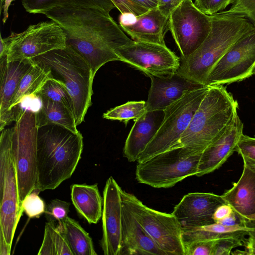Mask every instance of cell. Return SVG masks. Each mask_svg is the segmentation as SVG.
<instances>
[{
    "mask_svg": "<svg viewBox=\"0 0 255 255\" xmlns=\"http://www.w3.org/2000/svg\"><path fill=\"white\" fill-rule=\"evenodd\" d=\"M244 218V225L250 229L248 234L255 235V219Z\"/></svg>",
    "mask_w": 255,
    "mask_h": 255,
    "instance_id": "47",
    "label": "cell"
},
{
    "mask_svg": "<svg viewBox=\"0 0 255 255\" xmlns=\"http://www.w3.org/2000/svg\"><path fill=\"white\" fill-rule=\"evenodd\" d=\"M83 137L56 124L38 128L36 187L53 190L70 178L81 159Z\"/></svg>",
    "mask_w": 255,
    "mask_h": 255,
    "instance_id": "2",
    "label": "cell"
},
{
    "mask_svg": "<svg viewBox=\"0 0 255 255\" xmlns=\"http://www.w3.org/2000/svg\"><path fill=\"white\" fill-rule=\"evenodd\" d=\"M235 151L242 157L255 160V137L243 133L237 143Z\"/></svg>",
    "mask_w": 255,
    "mask_h": 255,
    "instance_id": "38",
    "label": "cell"
},
{
    "mask_svg": "<svg viewBox=\"0 0 255 255\" xmlns=\"http://www.w3.org/2000/svg\"><path fill=\"white\" fill-rule=\"evenodd\" d=\"M244 161V165L255 172V160L245 157H242Z\"/></svg>",
    "mask_w": 255,
    "mask_h": 255,
    "instance_id": "49",
    "label": "cell"
},
{
    "mask_svg": "<svg viewBox=\"0 0 255 255\" xmlns=\"http://www.w3.org/2000/svg\"><path fill=\"white\" fill-rule=\"evenodd\" d=\"M243 130V123L237 114L223 134L202 152L196 176H201L219 168L235 151Z\"/></svg>",
    "mask_w": 255,
    "mask_h": 255,
    "instance_id": "19",
    "label": "cell"
},
{
    "mask_svg": "<svg viewBox=\"0 0 255 255\" xmlns=\"http://www.w3.org/2000/svg\"><path fill=\"white\" fill-rule=\"evenodd\" d=\"M122 188L112 176L103 191L101 246L105 255H120L123 230Z\"/></svg>",
    "mask_w": 255,
    "mask_h": 255,
    "instance_id": "15",
    "label": "cell"
},
{
    "mask_svg": "<svg viewBox=\"0 0 255 255\" xmlns=\"http://www.w3.org/2000/svg\"><path fill=\"white\" fill-rule=\"evenodd\" d=\"M225 202L244 218L255 214V172L246 166L233 187L221 195Z\"/></svg>",
    "mask_w": 255,
    "mask_h": 255,
    "instance_id": "23",
    "label": "cell"
},
{
    "mask_svg": "<svg viewBox=\"0 0 255 255\" xmlns=\"http://www.w3.org/2000/svg\"><path fill=\"white\" fill-rule=\"evenodd\" d=\"M217 240L196 241L186 245L185 255H212Z\"/></svg>",
    "mask_w": 255,
    "mask_h": 255,
    "instance_id": "37",
    "label": "cell"
},
{
    "mask_svg": "<svg viewBox=\"0 0 255 255\" xmlns=\"http://www.w3.org/2000/svg\"><path fill=\"white\" fill-rule=\"evenodd\" d=\"M217 223L228 226H245L244 217L234 209L228 217Z\"/></svg>",
    "mask_w": 255,
    "mask_h": 255,
    "instance_id": "42",
    "label": "cell"
},
{
    "mask_svg": "<svg viewBox=\"0 0 255 255\" xmlns=\"http://www.w3.org/2000/svg\"><path fill=\"white\" fill-rule=\"evenodd\" d=\"M184 0H159L157 8L164 15L169 17L171 11Z\"/></svg>",
    "mask_w": 255,
    "mask_h": 255,
    "instance_id": "41",
    "label": "cell"
},
{
    "mask_svg": "<svg viewBox=\"0 0 255 255\" xmlns=\"http://www.w3.org/2000/svg\"><path fill=\"white\" fill-rule=\"evenodd\" d=\"M238 108V102L225 87L211 86L182 134L180 144L203 152L223 134Z\"/></svg>",
    "mask_w": 255,
    "mask_h": 255,
    "instance_id": "4",
    "label": "cell"
},
{
    "mask_svg": "<svg viewBox=\"0 0 255 255\" xmlns=\"http://www.w3.org/2000/svg\"><path fill=\"white\" fill-rule=\"evenodd\" d=\"M0 137V236L11 248L22 211L19 203L17 173L11 148V128Z\"/></svg>",
    "mask_w": 255,
    "mask_h": 255,
    "instance_id": "9",
    "label": "cell"
},
{
    "mask_svg": "<svg viewBox=\"0 0 255 255\" xmlns=\"http://www.w3.org/2000/svg\"><path fill=\"white\" fill-rule=\"evenodd\" d=\"M120 255H166L124 205Z\"/></svg>",
    "mask_w": 255,
    "mask_h": 255,
    "instance_id": "22",
    "label": "cell"
},
{
    "mask_svg": "<svg viewBox=\"0 0 255 255\" xmlns=\"http://www.w3.org/2000/svg\"><path fill=\"white\" fill-rule=\"evenodd\" d=\"M71 198L77 213L90 224H97L102 216L103 199L97 184H74Z\"/></svg>",
    "mask_w": 255,
    "mask_h": 255,
    "instance_id": "24",
    "label": "cell"
},
{
    "mask_svg": "<svg viewBox=\"0 0 255 255\" xmlns=\"http://www.w3.org/2000/svg\"><path fill=\"white\" fill-rule=\"evenodd\" d=\"M210 87L205 86L191 91L164 110V117L157 133L137 161L143 162L171 148L182 145L180 139Z\"/></svg>",
    "mask_w": 255,
    "mask_h": 255,
    "instance_id": "8",
    "label": "cell"
},
{
    "mask_svg": "<svg viewBox=\"0 0 255 255\" xmlns=\"http://www.w3.org/2000/svg\"><path fill=\"white\" fill-rule=\"evenodd\" d=\"M31 59L8 61L0 57V130L14 119L9 111L11 100L19 84L32 64Z\"/></svg>",
    "mask_w": 255,
    "mask_h": 255,
    "instance_id": "20",
    "label": "cell"
},
{
    "mask_svg": "<svg viewBox=\"0 0 255 255\" xmlns=\"http://www.w3.org/2000/svg\"><path fill=\"white\" fill-rule=\"evenodd\" d=\"M120 26L134 41L165 44L164 36L168 28V17L155 8L138 16L122 14Z\"/></svg>",
    "mask_w": 255,
    "mask_h": 255,
    "instance_id": "18",
    "label": "cell"
},
{
    "mask_svg": "<svg viewBox=\"0 0 255 255\" xmlns=\"http://www.w3.org/2000/svg\"><path fill=\"white\" fill-rule=\"evenodd\" d=\"M13 1V0H4L2 9H3V18H2V22L5 23L8 19V8L10 5L11 2Z\"/></svg>",
    "mask_w": 255,
    "mask_h": 255,
    "instance_id": "48",
    "label": "cell"
},
{
    "mask_svg": "<svg viewBox=\"0 0 255 255\" xmlns=\"http://www.w3.org/2000/svg\"><path fill=\"white\" fill-rule=\"evenodd\" d=\"M217 13L222 15L245 16L255 25V0H235L228 10Z\"/></svg>",
    "mask_w": 255,
    "mask_h": 255,
    "instance_id": "34",
    "label": "cell"
},
{
    "mask_svg": "<svg viewBox=\"0 0 255 255\" xmlns=\"http://www.w3.org/2000/svg\"><path fill=\"white\" fill-rule=\"evenodd\" d=\"M22 4L27 12L33 14H42L51 8L67 5L95 6L108 12L116 7L110 0H22Z\"/></svg>",
    "mask_w": 255,
    "mask_h": 255,
    "instance_id": "29",
    "label": "cell"
},
{
    "mask_svg": "<svg viewBox=\"0 0 255 255\" xmlns=\"http://www.w3.org/2000/svg\"><path fill=\"white\" fill-rule=\"evenodd\" d=\"M249 231L250 229L245 226H228L215 223L182 230V240L184 247L196 241L216 240L226 236Z\"/></svg>",
    "mask_w": 255,
    "mask_h": 255,
    "instance_id": "28",
    "label": "cell"
},
{
    "mask_svg": "<svg viewBox=\"0 0 255 255\" xmlns=\"http://www.w3.org/2000/svg\"><path fill=\"white\" fill-rule=\"evenodd\" d=\"M4 39L8 45V61L32 59L66 47L64 32L52 20L30 25L24 31L18 33L12 32Z\"/></svg>",
    "mask_w": 255,
    "mask_h": 255,
    "instance_id": "11",
    "label": "cell"
},
{
    "mask_svg": "<svg viewBox=\"0 0 255 255\" xmlns=\"http://www.w3.org/2000/svg\"><path fill=\"white\" fill-rule=\"evenodd\" d=\"M38 128L37 112L22 109L11 128V148L20 206L25 196L36 187Z\"/></svg>",
    "mask_w": 255,
    "mask_h": 255,
    "instance_id": "7",
    "label": "cell"
},
{
    "mask_svg": "<svg viewBox=\"0 0 255 255\" xmlns=\"http://www.w3.org/2000/svg\"><path fill=\"white\" fill-rule=\"evenodd\" d=\"M210 16L211 29L208 36L189 56L181 59L177 70L183 77L204 85L214 66L238 40L255 27L245 16L217 13Z\"/></svg>",
    "mask_w": 255,
    "mask_h": 255,
    "instance_id": "3",
    "label": "cell"
},
{
    "mask_svg": "<svg viewBox=\"0 0 255 255\" xmlns=\"http://www.w3.org/2000/svg\"><path fill=\"white\" fill-rule=\"evenodd\" d=\"M254 74H255V69L254 71Z\"/></svg>",
    "mask_w": 255,
    "mask_h": 255,
    "instance_id": "51",
    "label": "cell"
},
{
    "mask_svg": "<svg viewBox=\"0 0 255 255\" xmlns=\"http://www.w3.org/2000/svg\"><path fill=\"white\" fill-rule=\"evenodd\" d=\"M164 117L163 110L146 111L134 121L124 148V156L128 161L137 160L157 133Z\"/></svg>",
    "mask_w": 255,
    "mask_h": 255,
    "instance_id": "21",
    "label": "cell"
},
{
    "mask_svg": "<svg viewBox=\"0 0 255 255\" xmlns=\"http://www.w3.org/2000/svg\"><path fill=\"white\" fill-rule=\"evenodd\" d=\"M249 237L246 239L244 247L248 255H255V235L248 234Z\"/></svg>",
    "mask_w": 255,
    "mask_h": 255,
    "instance_id": "44",
    "label": "cell"
},
{
    "mask_svg": "<svg viewBox=\"0 0 255 255\" xmlns=\"http://www.w3.org/2000/svg\"><path fill=\"white\" fill-rule=\"evenodd\" d=\"M135 3L149 10L158 6L159 0H131Z\"/></svg>",
    "mask_w": 255,
    "mask_h": 255,
    "instance_id": "45",
    "label": "cell"
},
{
    "mask_svg": "<svg viewBox=\"0 0 255 255\" xmlns=\"http://www.w3.org/2000/svg\"><path fill=\"white\" fill-rule=\"evenodd\" d=\"M70 203L65 201L54 199L46 206L44 212L47 221L63 222L68 217Z\"/></svg>",
    "mask_w": 255,
    "mask_h": 255,
    "instance_id": "35",
    "label": "cell"
},
{
    "mask_svg": "<svg viewBox=\"0 0 255 255\" xmlns=\"http://www.w3.org/2000/svg\"><path fill=\"white\" fill-rule=\"evenodd\" d=\"M37 97L48 98L60 103L74 114L72 100L66 87L62 81L53 77L47 80Z\"/></svg>",
    "mask_w": 255,
    "mask_h": 255,
    "instance_id": "30",
    "label": "cell"
},
{
    "mask_svg": "<svg viewBox=\"0 0 255 255\" xmlns=\"http://www.w3.org/2000/svg\"><path fill=\"white\" fill-rule=\"evenodd\" d=\"M168 28L185 59L204 42L211 29V17L200 10L192 0H184L168 17Z\"/></svg>",
    "mask_w": 255,
    "mask_h": 255,
    "instance_id": "12",
    "label": "cell"
},
{
    "mask_svg": "<svg viewBox=\"0 0 255 255\" xmlns=\"http://www.w3.org/2000/svg\"><path fill=\"white\" fill-rule=\"evenodd\" d=\"M11 248L2 237H0V255H9Z\"/></svg>",
    "mask_w": 255,
    "mask_h": 255,
    "instance_id": "46",
    "label": "cell"
},
{
    "mask_svg": "<svg viewBox=\"0 0 255 255\" xmlns=\"http://www.w3.org/2000/svg\"><path fill=\"white\" fill-rule=\"evenodd\" d=\"M146 112V102L130 101L111 109L105 113L103 117L108 120H118L127 125L130 120L135 121Z\"/></svg>",
    "mask_w": 255,
    "mask_h": 255,
    "instance_id": "31",
    "label": "cell"
},
{
    "mask_svg": "<svg viewBox=\"0 0 255 255\" xmlns=\"http://www.w3.org/2000/svg\"><path fill=\"white\" fill-rule=\"evenodd\" d=\"M233 210V208L228 204L225 203L219 206L215 211L213 219L215 223L228 217Z\"/></svg>",
    "mask_w": 255,
    "mask_h": 255,
    "instance_id": "43",
    "label": "cell"
},
{
    "mask_svg": "<svg viewBox=\"0 0 255 255\" xmlns=\"http://www.w3.org/2000/svg\"><path fill=\"white\" fill-rule=\"evenodd\" d=\"M41 106L37 112V125L40 127L56 124L72 131L78 132L73 113L63 105L46 98H40Z\"/></svg>",
    "mask_w": 255,
    "mask_h": 255,
    "instance_id": "26",
    "label": "cell"
},
{
    "mask_svg": "<svg viewBox=\"0 0 255 255\" xmlns=\"http://www.w3.org/2000/svg\"><path fill=\"white\" fill-rule=\"evenodd\" d=\"M116 54L126 62L145 74L160 76L177 72L179 58L165 44L136 41L117 48Z\"/></svg>",
    "mask_w": 255,
    "mask_h": 255,
    "instance_id": "14",
    "label": "cell"
},
{
    "mask_svg": "<svg viewBox=\"0 0 255 255\" xmlns=\"http://www.w3.org/2000/svg\"><path fill=\"white\" fill-rule=\"evenodd\" d=\"M121 197L123 205L166 255H185L182 230L174 215L149 208L122 189Z\"/></svg>",
    "mask_w": 255,
    "mask_h": 255,
    "instance_id": "10",
    "label": "cell"
},
{
    "mask_svg": "<svg viewBox=\"0 0 255 255\" xmlns=\"http://www.w3.org/2000/svg\"><path fill=\"white\" fill-rule=\"evenodd\" d=\"M122 14H131L140 15L148 9L135 3L131 0H110Z\"/></svg>",
    "mask_w": 255,
    "mask_h": 255,
    "instance_id": "39",
    "label": "cell"
},
{
    "mask_svg": "<svg viewBox=\"0 0 255 255\" xmlns=\"http://www.w3.org/2000/svg\"><path fill=\"white\" fill-rule=\"evenodd\" d=\"M226 203L221 195L212 193L193 192L183 196L171 213L182 230H187L215 223L216 209Z\"/></svg>",
    "mask_w": 255,
    "mask_h": 255,
    "instance_id": "16",
    "label": "cell"
},
{
    "mask_svg": "<svg viewBox=\"0 0 255 255\" xmlns=\"http://www.w3.org/2000/svg\"><path fill=\"white\" fill-rule=\"evenodd\" d=\"M48 67L52 77L62 81L72 100L77 126L85 119L92 105L94 76L87 62L74 49L66 45L32 59Z\"/></svg>",
    "mask_w": 255,
    "mask_h": 255,
    "instance_id": "5",
    "label": "cell"
},
{
    "mask_svg": "<svg viewBox=\"0 0 255 255\" xmlns=\"http://www.w3.org/2000/svg\"><path fill=\"white\" fill-rule=\"evenodd\" d=\"M248 232H242L223 237L218 239L214 246L212 255H229L233 249L244 246Z\"/></svg>",
    "mask_w": 255,
    "mask_h": 255,
    "instance_id": "33",
    "label": "cell"
},
{
    "mask_svg": "<svg viewBox=\"0 0 255 255\" xmlns=\"http://www.w3.org/2000/svg\"><path fill=\"white\" fill-rule=\"evenodd\" d=\"M245 218L249 219H255V214L253 215H251V216H249V217Z\"/></svg>",
    "mask_w": 255,
    "mask_h": 255,
    "instance_id": "50",
    "label": "cell"
},
{
    "mask_svg": "<svg viewBox=\"0 0 255 255\" xmlns=\"http://www.w3.org/2000/svg\"><path fill=\"white\" fill-rule=\"evenodd\" d=\"M57 226L65 235L73 255H97L91 237L73 219L68 217Z\"/></svg>",
    "mask_w": 255,
    "mask_h": 255,
    "instance_id": "27",
    "label": "cell"
},
{
    "mask_svg": "<svg viewBox=\"0 0 255 255\" xmlns=\"http://www.w3.org/2000/svg\"><path fill=\"white\" fill-rule=\"evenodd\" d=\"M202 151L180 145L138 163L136 179L154 188H169L196 175Z\"/></svg>",
    "mask_w": 255,
    "mask_h": 255,
    "instance_id": "6",
    "label": "cell"
},
{
    "mask_svg": "<svg viewBox=\"0 0 255 255\" xmlns=\"http://www.w3.org/2000/svg\"><path fill=\"white\" fill-rule=\"evenodd\" d=\"M151 86L146 111L164 110L185 94L205 85L190 81L177 72L164 76H150Z\"/></svg>",
    "mask_w": 255,
    "mask_h": 255,
    "instance_id": "17",
    "label": "cell"
},
{
    "mask_svg": "<svg viewBox=\"0 0 255 255\" xmlns=\"http://www.w3.org/2000/svg\"><path fill=\"white\" fill-rule=\"evenodd\" d=\"M42 14L62 28L66 45L87 62L94 76L106 63L121 61L116 49L133 41L124 33L110 12L98 7L57 6Z\"/></svg>",
    "mask_w": 255,
    "mask_h": 255,
    "instance_id": "1",
    "label": "cell"
},
{
    "mask_svg": "<svg viewBox=\"0 0 255 255\" xmlns=\"http://www.w3.org/2000/svg\"><path fill=\"white\" fill-rule=\"evenodd\" d=\"M40 192L38 188H35L25 196L21 203V210L29 218H39L45 211L46 206L39 196Z\"/></svg>",
    "mask_w": 255,
    "mask_h": 255,
    "instance_id": "32",
    "label": "cell"
},
{
    "mask_svg": "<svg viewBox=\"0 0 255 255\" xmlns=\"http://www.w3.org/2000/svg\"><path fill=\"white\" fill-rule=\"evenodd\" d=\"M235 0H195V5L202 12L212 15L225 9Z\"/></svg>",
    "mask_w": 255,
    "mask_h": 255,
    "instance_id": "36",
    "label": "cell"
},
{
    "mask_svg": "<svg viewBox=\"0 0 255 255\" xmlns=\"http://www.w3.org/2000/svg\"><path fill=\"white\" fill-rule=\"evenodd\" d=\"M255 69V27L238 40L214 66L205 85H223L249 78Z\"/></svg>",
    "mask_w": 255,
    "mask_h": 255,
    "instance_id": "13",
    "label": "cell"
},
{
    "mask_svg": "<svg viewBox=\"0 0 255 255\" xmlns=\"http://www.w3.org/2000/svg\"><path fill=\"white\" fill-rule=\"evenodd\" d=\"M32 61L11 102L9 111L14 121L21 109L20 105L23 100L27 97H37L47 80L52 77L48 67Z\"/></svg>",
    "mask_w": 255,
    "mask_h": 255,
    "instance_id": "25",
    "label": "cell"
},
{
    "mask_svg": "<svg viewBox=\"0 0 255 255\" xmlns=\"http://www.w3.org/2000/svg\"><path fill=\"white\" fill-rule=\"evenodd\" d=\"M38 255H57L51 231L48 222L45 225L43 240Z\"/></svg>",
    "mask_w": 255,
    "mask_h": 255,
    "instance_id": "40",
    "label": "cell"
}]
</instances>
